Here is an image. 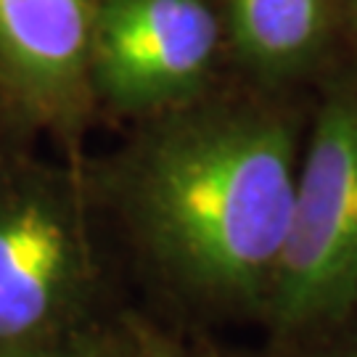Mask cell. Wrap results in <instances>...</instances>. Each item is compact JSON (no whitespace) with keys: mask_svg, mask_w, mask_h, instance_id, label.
Returning a JSON list of instances; mask_svg holds the SVG:
<instances>
[{"mask_svg":"<svg viewBox=\"0 0 357 357\" xmlns=\"http://www.w3.org/2000/svg\"><path fill=\"white\" fill-rule=\"evenodd\" d=\"M143 249L180 283L225 299L270 291L296 191L291 135L257 114L172 119L116 165Z\"/></svg>","mask_w":357,"mask_h":357,"instance_id":"6da1fadb","label":"cell"},{"mask_svg":"<svg viewBox=\"0 0 357 357\" xmlns=\"http://www.w3.org/2000/svg\"><path fill=\"white\" fill-rule=\"evenodd\" d=\"M85 185L0 146V357L93 320L98 259Z\"/></svg>","mask_w":357,"mask_h":357,"instance_id":"7a4b0ae2","label":"cell"},{"mask_svg":"<svg viewBox=\"0 0 357 357\" xmlns=\"http://www.w3.org/2000/svg\"><path fill=\"white\" fill-rule=\"evenodd\" d=\"M270 302L283 326L336 318L357 305V98H333L318 119Z\"/></svg>","mask_w":357,"mask_h":357,"instance_id":"3957f363","label":"cell"},{"mask_svg":"<svg viewBox=\"0 0 357 357\" xmlns=\"http://www.w3.org/2000/svg\"><path fill=\"white\" fill-rule=\"evenodd\" d=\"M215 48L204 0H96L90 98L116 114H159L202 85Z\"/></svg>","mask_w":357,"mask_h":357,"instance_id":"277c9868","label":"cell"},{"mask_svg":"<svg viewBox=\"0 0 357 357\" xmlns=\"http://www.w3.org/2000/svg\"><path fill=\"white\" fill-rule=\"evenodd\" d=\"M96 0H0V96L22 130L72 141L90 98Z\"/></svg>","mask_w":357,"mask_h":357,"instance_id":"5b68a950","label":"cell"},{"mask_svg":"<svg viewBox=\"0 0 357 357\" xmlns=\"http://www.w3.org/2000/svg\"><path fill=\"white\" fill-rule=\"evenodd\" d=\"M233 38L268 72L302 64L323 38L326 0H230Z\"/></svg>","mask_w":357,"mask_h":357,"instance_id":"8992f818","label":"cell"},{"mask_svg":"<svg viewBox=\"0 0 357 357\" xmlns=\"http://www.w3.org/2000/svg\"><path fill=\"white\" fill-rule=\"evenodd\" d=\"M6 357H141V349L130 326L125 331H112L90 320L51 342L26 347Z\"/></svg>","mask_w":357,"mask_h":357,"instance_id":"52a82bcc","label":"cell"},{"mask_svg":"<svg viewBox=\"0 0 357 357\" xmlns=\"http://www.w3.org/2000/svg\"><path fill=\"white\" fill-rule=\"evenodd\" d=\"M128 326L132 336H135V342H138L141 357H183L167 339H162V333H156L153 328L143 326L141 320H130Z\"/></svg>","mask_w":357,"mask_h":357,"instance_id":"ba28073f","label":"cell"},{"mask_svg":"<svg viewBox=\"0 0 357 357\" xmlns=\"http://www.w3.org/2000/svg\"><path fill=\"white\" fill-rule=\"evenodd\" d=\"M22 132H24V130H22V125L13 119L11 109H8V103L3 101V96H0V146L16 143Z\"/></svg>","mask_w":357,"mask_h":357,"instance_id":"9c48e42d","label":"cell"},{"mask_svg":"<svg viewBox=\"0 0 357 357\" xmlns=\"http://www.w3.org/2000/svg\"><path fill=\"white\" fill-rule=\"evenodd\" d=\"M355 357H357V355H355Z\"/></svg>","mask_w":357,"mask_h":357,"instance_id":"30bf717a","label":"cell"}]
</instances>
